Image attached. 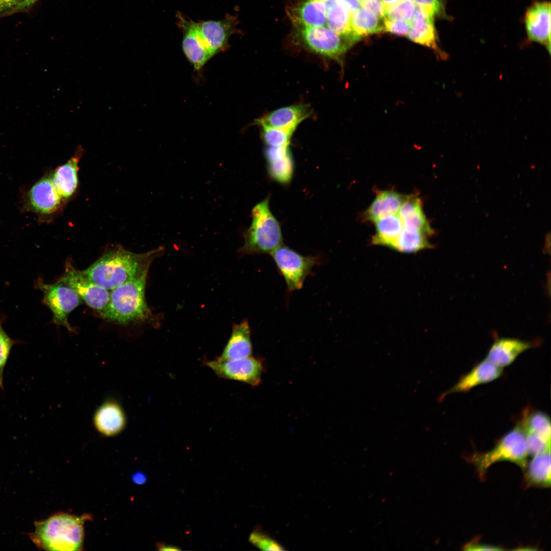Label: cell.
Masks as SVG:
<instances>
[{
  "label": "cell",
  "mask_w": 551,
  "mask_h": 551,
  "mask_svg": "<svg viewBox=\"0 0 551 551\" xmlns=\"http://www.w3.org/2000/svg\"><path fill=\"white\" fill-rule=\"evenodd\" d=\"M163 248L136 253L121 247L105 252L83 273L101 287L112 289L148 271L153 260Z\"/></svg>",
  "instance_id": "obj_1"
},
{
  "label": "cell",
  "mask_w": 551,
  "mask_h": 551,
  "mask_svg": "<svg viewBox=\"0 0 551 551\" xmlns=\"http://www.w3.org/2000/svg\"><path fill=\"white\" fill-rule=\"evenodd\" d=\"M87 515L81 516L65 513L54 515L35 522V529L30 535L33 542L40 549L47 550L73 551L83 546L85 520Z\"/></svg>",
  "instance_id": "obj_2"
},
{
  "label": "cell",
  "mask_w": 551,
  "mask_h": 551,
  "mask_svg": "<svg viewBox=\"0 0 551 551\" xmlns=\"http://www.w3.org/2000/svg\"><path fill=\"white\" fill-rule=\"evenodd\" d=\"M148 271L110 291L109 300L100 314L106 319L122 325L143 322L151 316L145 298Z\"/></svg>",
  "instance_id": "obj_3"
},
{
  "label": "cell",
  "mask_w": 551,
  "mask_h": 551,
  "mask_svg": "<svg viewBox=\"0 0 551 551\" xmlns=\"http://www.w3.org/2000/svg\"><path fill=\"white\" fill-rule=\"evenodd\" d=\"M252 221L244 235L241 253L271 254L282 245L280 225L271 213L267 198L257 204L252 211Z\"/></svg>",
  "instance_id": "obj_4"
},
{
  "label": "cell",
  "mask_w": 551,
  "mask_h": 551,
  "mask_svg": "<svg viewBox=\"0 0 551 551\" xmlns=\"http://www.w3.org/2000/svg\"><path fill=\"white\" fill-rule=\"evenodd\" d=\"M529 455L525 433L521 424L503 436L493 448L485 453L474 454L470 458V461L482 479L488 468L499 461L512 462L523 470L527 464Z\"/></svg>",
  "instance_id": "obj_5"
},
{
  "label": "cell",
  "mask_w": 551,
  "mask_h": 551,
  "mask_svg": "<svg viewBox=\"0 0 551 551\" xmlns=\"http://www.w3.org/2000/svg\"><path fill=\"white\" fill-rule=\"evenodd\" d=\"M270 254L289 291L301 289L306 277L319 262L318 257L303 256L282 245Z\"/></svg>",
  "instance_id": "obj_6"
},
{
  "label": "cell",
  "mask_w": 551,
  "mask_h": 551,
  "mask_svg": "<svg viewBox=\"0 0 551 551\" xmlns=\"http://www.w3.org/2000/svg\"><path fill=\"white\" fill-rule=\"evenodd\" d=\"M38 287L43 294V303L52 313L54 323L72 331L68 316L81 304V299L79 295L60 280L52 284L40 281Z\"/></svg>",
  "instance_id": "obj_7"
},
{
  "label": "cell",
  "mask_w": 551,
  "mask_h": 551,
  "mask_svg": "<svg viewBox=\"0 0 551 551\" xmlns=\"http://www.w3.org/2000/svg\"><path fill=\"white\" fill-rule=\"evenodd\" d=\"M299 29L300 37L308 48L337 61H340L347 50L354 44L326 26Z\"/></svg>",
  "instance_id": "obj_8"
},
{
  "label": "cell",
  "mask_w": 551,
  "mask_h": 551,
  "mask_svg": "<svg viewBox=\"0 0 551 551\" xmlns=\"http://www.w3.org/2000/svg\"><path fill=\"white\" fill-rule=\"evenodd\" d=\"M59 280L70 287L89 307L101 314L107 306L110 291L96 284L67 261Z\"/></svg>",
  "instance_id": "obj_9"
},
{
  "label": "cell",
  "mask_w": 551,
  "mask_h": 551,
  "mask_svg": "<svg viewBox=\"0 0 551 551\" xmlns=\"http://www.w3.org/2000/svg\"><path fill=\"white\" fill-rule=\"evenodd\" d=\"M218 377L257 386L261 381L263 367L261 362L253 357L223 360L219 358L205 362Z\"/></svg>",
  "instance_id": "obj_10"
},
{
  "label": "cell",
  "mask_w": 551,
  "mask_h": 551,
  "mask_svg": "<svg viewBox=\"0 0 551 551\" xmlns=\"http://www.w3.org/2000/svg\"><path fill=\"white\" fill-rule=\"evenodd\" d=\"M524 21L529 40L543 45L550 53V2L540 1L533 4L527 9Z\"/></svg>",
  "instance_id": "obj_11"
},
{
  "label": "cell",
  "mask_w": 551,
  "mask_h": 551,
  "mask_svg": "<svg viewBox=\"0 0 551 551\" xmlns=\"http://www.w3.org/2000/svg\"><path fill=\"white\" fill-rule=\"evenodd\" d=\"M93 424L98 432L106 436L120 433L127 424L126 413L121 405L114 399H108L94 412Z\"/></svg>",
  "instance_id": "obj_12"
},
{
  "label": "cell",
  "mask_w": 551,
  "mask_h": 551,
  "mask_svg": "<svg viewBox=\"0 0 551 551\" xmlns=\"http://www.w3.org/2000/svg\"><path fill=\"white\" fill-rule=\"evenodd\" d=\"M310 106L298 104L286 106L275 110L256 120L257 124L294 132L298 125L309 116Z\"/></svg>",
  "instance_id": "obj_13"
},
{
  "label": "cell",
  "mask_w": 551,
  "mask_h": 551,
  "mask_svg": "<svg viewBox=\"0 0 551 551\" xmlns=\"http://www.w3.org/2000/svg\"><path fill=\"white\" fill-rule=\"evenodd\" d=\"M264 153L269 176L278 183H289L294 171V161L289 145L267 146Z\"/></svg>",
  "instance_id": "obj_14"
},
{
  "label": "cell",
  "mask_w": 551,
  "mask_h": 551,
  "mask_svg": "<svg viewBox=\"0 0 551 551\" xmlns=\"http://www.w3.org/2000/svg\"><path fill=\"white\" fill-rule=\"evenodd\" d=\"M502 372V368L485 359L463 376L452 388L440 396L439 400H442L447 394L466 392L476 386L491 382L499 378Z\"/></svg>",
  "instance_id": "obj_15"
},
{
  "label": "cell",
  "mask_w": 551,
  "mask_h": 551,
  "mask_svg": "<svg viewBox=\"0 0 551 551\" xmlns=\"http://www.w3.org/2000/svg\"><path fill=\"white\" fill-rule=\"evenodd\" d=\"M433 20L434 18L417 7L410 21L411 28L407 36L411 41L433 49L441 56L443 53L437 44V33Z\"/></svg>",
  "instance_id": "obj_16"
},
{
  "label": "cell",
  "mask_w": 551,
  "mask_h": 551,
  "mask_svg": "<svg viewBox=\"0 0 551 551\" xmlns=\"http://www.w3.org/2000/svg\"><path fill=\"white\" fill-rule=\"evenodd\" d=\"M532 346L531 343L518 339L498 338L491 346L486 359L502 368L511 364L519 355Z\"/></svg>",
  "instance_id": "obj_17"
},
{
  "label": "cell",
  "mask_w": 551,
  "mask_h": 551,
  "mask_svg": "<svg viewBox=\"0 0 551 551\" xmlns=\"http://www.w3.org/2000/svg\"><path fill=\"white\" fill-rule=\"evenodd\" d=\"M290 16L298 28L326 26V10L321 0H304L294 7Z\"/></svg>",
  "instance_id": "obj_18"
},
{
  "label": "cell",
  "mask_w": 551,
  "mask_h": 551,
  "mask_svg": "<svg viewBox=\"0 0 551 551\" xmlns=\"http://www.w3.org/2000/svg\"><path fill=\"white\" fill-rule=\"evenodd\" d=\"M83 150L79 147L75 154L65 164L58 167L54 173L52 181L62 198L71 196L78 184V163Z\"/></svg>",
  "instance_id": "obj_19"
},
{
  "label": "cell",
  "mask_w": 551,
  "mask_h": 551,
  "mask_svg": "<svg viewBox=\"0 0 551 551\" xmlns=\"http://www.w3.org/2000/svg\"><path fill=\"white\" fill-rule=\"evenodd\" d=\"M252 353L251 329L248 321L244 320L233 327L231 336L218 358L238 359L249 357Z\"/></svg>",
  "instance_id": "obj_20"
},
{
  "label": "cell",
  "mask_w": 551,
  "mask_h": 551,
  "mask_svg": "<svg viewBox=\"0 0 551 551\" xmlns=\"http://www.w3.org/2000/svg\"><path fill=\"white\" fill-rule=\"evenodd\" d=\"M409 195L395 191H379L375 199L365 212L367 220L375 222L379 219L397 213Z\"/></svg>",
  "instance_id": "obj_21"
},
{
  "label": "cell",
  "mask_w": 551,
  "mask_h": 551,
  "mask_svg": "<svg viewBox=\"0 0 551 551\" xmlns=\"http://www.w3.org/2000/svg\"><path fill=\"white\" fill-rule=\"evenodd\" d=\"M33 207L37 211L47 214L54 211L60 204L62 197L58 193L52 179L44 178L36 183L30 191Z\"/></svg>",
  "instance_id": "obj_22"
},
{
  "label": "cell",
  "mask_w": 551,
  "mask_h": 551,
  "mask_svg": "<svg viewBox=\"0 0 551 551\" xmlns=\"http://www.w3.org/2000/svg\"><path fill=\"white\" fill-rule=\"evenodd\" d=\"M194 27L211 55L223 49L230 33L229 24L223 21L194 23Z\"/></svg>",
  "instance_id": "obj_23"
},
{
  "label": "cell",
  "mask_w": 551,
  "mask_h": 551,
  "mask_svg": "<svg viewBox=\"0 0 551 551\" xmlns=\"http://www.w3.org/2000/svg\"><path fill=\"white\" fill-rule=\"evenodd\" d=\"M325 7L326 26L354 44L350 12L339 0H321Z\"/></svg>",
  "instance_id": "obj_24"
},
{
  "label": "cell",
  "mask_w": 551,
  "mask_h": 551,
  "mask_svg": "<svg viewBox=\"0 0 551 551\" xmlns=\"http://www.w3.org/2000/svg\"><path fill=\"white\" fill-rule=\"evenodd\" d=\"M182 43L184 54L195 70H199L212 56L196 31L193 22L187 24Z\"/></svg>",
  "instance_id": "obj_25"
},
{
  "label": "cell",
  "mask_w": 551,
  "mask_h": 551,
  "mask_svg": "<svg viewBox=\"0 0 551 551\" xmlns=\"http://www.w3.org/2000/svg\"><path fill=\"white\" fill-rule=\"evenodd\" d=\"M404 228L424 232L430 235L433 233L423 213L421 200L415 196H409L401 206L398 214Z\"/></svg>",
  "instance_id": "obj_26"
},
{
  "label": "cell",
  "mask_w": 551,
  "mask_h": 551,
  "mask_svg": "<svg viewBox=\"0 0 551 551\" xmlns=\"http://www.w3.org/2000/svg\"><path fill=\"white\" fill-rule=\"evenodd\" d=\"M524 469L527 486L549 487L550 486V449L533 456Z\"/></svg>",
  "instance_id": "obj_27"
},
{
  "label": "cell",
  "mask_w": 551,
  "mask_h": 551,
  "mask_svg": "<svg viewBox=\"0 0 551 551\" xmlns=\"http://www.w3.org/2000/svg\"><path fill=\"white\" fill-rule=\"evenodd\" d=\"M381 19L374 13L362 7L352 12L350 27L356 41L369 35L383 32L384 24Z\"/></svg>",
  "instance_id": "obj_28"
},
{
  "label": "cell",
  "mask_w": 551,
  "mask_h": 551,
  "mask_svg": "<svg viewBox=\"0 0 551 551\" xmlns=\"http://www.w3.org/2000/svg\"><path fill=\"white\" fill-rule=\"evenodd\" d=\"M375 223V233L372 238L373 244L393 249L404 227L398 214L384 217Z\"/></svg>",
  "instance_id": "obj_29"
},
{
  "label": "cell",
  "mask_w": 551,
  "mask_h": 551,
  "mask_svg": "<svg viewBox=\"0 0 551 551\" xmlns=\"http://www.w3.org/2000/svg\"><path fill=\"white\" fill-rule=\"evenodd\" d=\"M421 231L403 228L393 249L403 253H414L432 247L429 237Z\"/></svg>",
  "instance_id": "obj_30"
},
{
  "label": "cell",
  "mask_w": 551,
  "mask_h": 551,
  "mask_svg": "<svg viewBox=\"0 0 551 551\" xmlns=\"http://www.w3.org/2000/svg\"><path fill=\"white\" fill-rule=\"evenodd\" d=\"M525 433L533 434L550 442V420L545 413L536 411L527 415L521 424Z\"/></svg>",
  "instance_id": "obj_31"
},
{
  "label": "cell",
  "mask_w": 551,
  "mask_h": 551,
  "mask_svg": "<svg viewBox=\"0 0 551 551\" xmlns=\"http://www.w3.org/2000/svg\"><path fill=\"white\" fill-rule=\"evenodd\" d=\"M259 126L262 127V139L267 146L289 145L293 132L264 124Z\"/></svg>",
  "instance_id": "obj_32"
},
{
  "label": "cell",
  "mask_w": 551,
  "mask_h": 551,
  "mask_svg": "<svg viewBox=\"0 0 551 551\" xmlns=\"http://www.w3.org/2000/svg\"><path fill=\"white\" fill-rule=\"evenodd\" d=\"M249 541L257 548L265 550H283L277 541L261 528L256 527L251 533Z\"/></svg>",
  "instance_id": "obj_33"
},
{
  "label": "cell",
  "mask_w": 551,
  "mask_h": 551,
  "mask_svg": "<svg viewBox=\"0 0 551 551\" xmlns=\"http://www.w3.org/2000/svg\"><path fill=\"white\" fill-rule=\"evenodd\" d=\"M416 9V5L413 0H401L385 9V17L411 21Z\"/></svg>",
  "instance_id": "obj_34"
},
{
  "label": "cell",
  "mask_w": 551,
  "mask_h": 551,
  "mask_svg": "<svg viewBox=\"0 0 551 551\" xmlns=\"http://www.w3.org/2000/svg\"><path fill=\"white\" fill-rule=\"evenodd\" d=\"M16 341L11 338L4 330L0 322V386L3 388V372L11 349Z\"/></svg>",
  "instance_id": "obj_35"
},
{
  "label": "cell",
  "mask_w": 551,
  "mask_h": 551,
  "mask_svg": "<svg viewBox=\"0 0 551 551\" xmlns=\"http://www.w3.org/2000/svg\"><path fill=\"white\" fill-rule=\"evenodd\" d=\"M383 22L384 31L399 36H407L411 28L410 21L402 19L385 17Z\"/></svg>",
  "instance_id": "obj_36"
},
{
  "label": "cell",
  "mask_w": 551,
  "mask_h": 551,
  "mask_svg": "<svg viewBox=\"0 0 551 551\" xmlns=\"http://www.w3.org/2000/svg\"><path fill=\"white\" fill-rule=\"evenodd\" d=\"M417 7L431 17L441 16L444 13V0H413Z\"/></svg>",
  "instance_id": "obj_37"
},
{
  "label": "cell",
  "mask_w": 551,
  "mask_h": 551,
  "mask_svg": "<svg viewBox=\"0 0 551 551\" xmlns=\"http://www.w3.org/2000/svg\"><path fill=\"white\" fill-rule=\"evenodd\" d=\"M359 1L362 7L369 10L382 19L385 17V9L381 0Z\"/></svg>",
  "instance_id": "obj_38"
},
{
  "label": "cell",
  "mask_w": 551,
  "mask_h": 551,
  "mask_svg": "<svg viewBox=\"0 0 551 551\" xmlns=\"http://www.w3.org/2000/svg\"><path fill=\"white\" fill-rule=\"evenodd\" d=\"M23 0H0V18L10 12Z\"/></svg>",
  "instance_id": "obj_39"
},
{
  "label": "cell",
  "mask_w": 551,
  "mask_h": 551,
  "mask_svg": "<svg viewBox=\"0 0 551 551\" xmlns=\"http://www.w3.org/2000/svg\"><path fill=\"white\" fill-rule=\"evenodd\" d=\"M465 550H503V548L497 546H493L491 545H487L478 543L477 542H471L466 544L464 547Z\"/></svg>",
  "instance_id": "obj_40"
},
{
  "label": "cell",
  "mask_w": 551,
  "mask_h": 551,
  "mask_svg": "<svg viewBox=\"0 0 551 551\" xmlns=\"http://www.w3.org/2000/svg\"><path fill=\"white\" fill-rule=\"evenodd\" d=\"M38 1V0H23L10 12L9 15L28 10Z\"/></svg>",
  "instance_id": "obj_41"
},
{
  "label": "cell",
  "mask_w": 551,
  "mask_h": 551,
  "mask_svg": "<svg viewBox=\"0 0 551 551\" xmlns=\"http://www.w3.org/2000/svg\"><path fill=\"white\" fill-rule=\"evenodd\" d=\"M349 10L350 13L361 7L359 0H339Z\"/></svg>",
  "instance_id": "obj_42"
},
{
  "label": "cell",
  "mask_w": 551,
  "mask_h": 551,
  "mask_svg": "<svg viewBox=\"0 0 551 551\" xmlns=\"http://www.w3.org/2000/svg\"><path fill=\"white\" fill-rule=\"evenodd\" d=\"M134 481L138 484H143L146 480V476L142 473H137L134 475Z\"/></svg>",
  "instance_id": "obj_43"
},
{
  "label": "cell",
  "mask_w": 551,
  "mask_h": 551,
  "mask_svg": "<svg viewBox=\"0 0 551 551\" xmlns=\"http://www.w3.org/2000/svg\"><path fill=\"white\" fill-rule=\"evenodd\" d=\"M157 547H158V549L161 550H178L180 549L176 546L165 545L163 544H159Z\"/></svg>",
  "instance_id": "obj_44"
},
{
  "label": "cell",
  "mask_w": 551,
  "mask_h": 551,
  "mask_svg": "<svg viewBox=\"0 0 551 551\" xmlns=\"http://www.w3.org/2000/svg\"><path fill=\"white\" fill-rule=\"evenodd\" d=\"M381 1L385 9L386 8L390 7L391 6H393V5L397 4V3L400 2L401 0H381Z\"/></svg>",
  "instance_id": "obj_45"
},
{
  "label": "cell",
  "mask_w": 551,
  "mask_h": 551,
  "mask_svg": "<svg viewBox=\"0 0 551 551\" xmlns=\"http://www.w3.org/2000/svg\"><path fill=\"white\" fill-rule=\"evenodd\" d=\"M0 388H1V386H0Z\"/></svg>",
  "instance_id": "obj_46"
}]
</instances>
